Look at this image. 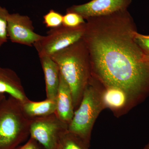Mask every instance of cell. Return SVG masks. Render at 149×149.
<instances>
[{
	"mask_svg": "<svg viewBox=\"0 0 149 149\" xmlns=\"http://www.w3.org/2000/svg\"><path fill=\"white\" fill-rule=\"evenodd\" d=\"M87 20L83 39L92 77L124 91L131 107L149 92V61L135 41L132 17L126 10Z\"/></svg>",
	"mask_w": 149,
	"mask_h": 149,
	"instance_id": "6da1fadb",
	"label": "cell"
},
{
	"mask_svg": "<svg viewBox=\"0 0 149 149\" xmlns=\"http://www.w3.org/2000/svg\"><path fill=\"white\" fill-rule=\"evenodd\" d=\"M72 92L74 109L79 106L91 77V65L83 39L51 56Z\"/></svg>",
	"mask_w": 149,
	"mask_h": 149,
	"instance_id": "7a4b0ae2",
	"label": "cell"
},
{
	"mask_svg": "<svg viewBox=\"0 0 149 149\" xmlns=\"http://www.w3.org/2000/svg\"><path fill=\"white\" fill-rule=\"evenodd\" d=\"M103 89L102 85L91 77L68 125V130L89 147L94 123L101 112L105 109L102 100Z\"/></svg>",
	"mask_w": 149,
	"mask_h": 149,
	"instance_id": "3957f363",
	"label": "cell"
},
{
	"mask_svg": "<svg viewBox=\"0 0 149 149\" xmlns=\"http://www.w3.org/2000/svg\"><path fill=\"white\" fill-rule=\"evenodd\" d=\"M32 119L22 103L9 96L0 102V149H15L29 136Z\"/></svg>",
	"mask_w": 149,
	"mask_h": 149,
	"instance_id": "277c9868",
	"label": "cell"
},
{
	"mask_svg": "<svg viewBox=\"0 0 149 149\" xmlns=\"http://www.w3.org/2000/svg\"><path fill=\"white\" fill-rule=\"evenodd\" d=\"M85 24L75 28H70L62 25L51 29L47 35L34 44L33 47L39 57L52 56L60 51L83 39L85 30Z\"/></svg>",
	"mask_w": 149,
	"mask_h": 149,
	"instance_id": "5b68a950",
	"label": "cell"
},
{
	"mask_svg": "<svg viewBox=\"0 0 149 149\" xmlns=\"http://www.w3.org/2000/svg\"><path fill=\"white\" fill-rule=\"evenodd\" d=\"M68 128V125L54 113L32 119L29 136L45 149H56L60 137Z\"/></svg>",
	"mask_w": 149,
	"mask_h": 149,
	"instance_id": "8992f818",
	"label": "cell"
},
{
	"mask_svg": "<svg viewBox=\"0 0 149 149\" xmlns=\"http://www.w3.org/2000/svg\"><path fill=\"white\" fill-rule=\"evenodd\" d=\"M7 23L8 36L12 42L32 47L42 38L35 32L33 22L27 15L9 13Z\"/></svg>",
	"mask_w": 149,
	"mask_h": 149,
	"instance_id": "52a82bcc",
	"label": "cell"
},
{
	"mask_svg": "<svg viewBox=\"0 0 149 149\" xmlns=\"http://www.w3.org/2000/svg\"><path fill=\"white\" fill-rule=\"evenodd\" d=\"M131 2L132 0H92L83 4L72 6L67 12L75 13L87 19L126 10Z\"/></svg>",
	"mask_w": 149,
	"mask_h": 149,
	"instance_id": "ba28073f",
	"label": "cell"
},
{
	"mask_svg": "<svg viewBox=\"0 0 149 149\" xmlns=\"http://www.w3.org/2000/svg\"><path fill=\"white\" fill-rule=\"evenodd\" d=\"M56 102L55 113L59 119L68 125L74 116L75 109L71 90L61 74Z\"/></svg>",
	"mask_w": 149,
	"mask_h": 149,
	"instance_id": "9c48e42d",
	"label": "cell"
},
{
	"mask_svg": "<svg viewBox=\"0 0 149 149\" xmlns=\"http://www.w3.org/2000/svg\"><path fill=\"white\" fill-rule=\"evenodd\" d=\"M5 93L22 103L29 100L16 72L10 68L0 66V94Z\"/></svg>",
	"mask_w": 149,
	"mask_h": 149,
	"instance_id": "30bf717a",
	"label": "cell"
},
{
	"mask_svg": "<svg viewBox=\"0 0 149 149\" xmlns=\"http://www.w3.org/2000/svg\"><path fill=\"white\" fill-rule=\"evenodd\" d=\"M39 57L45 75L47 98L56 100L60 76L58 65L51 56Z\"/></svg>",
	"mask_w": 149,
	"mask_h": 149,
	"instance_id": "8fae6325",
	"label": "cell"
},
{
	"mask_svg": "<svg viewBox=\"0 0 149 149\" xmlns=\"http://www.w3.org/2000/svg\"><path fill=\"white\" fill-rule=\"evenodd\" d=\"M102 100L105 109H109L116 115L131 107L127 94L119 88H103Z\"/></svg>",
	"mask_w": 149,
	"mask_h": 149,
	"instance_id": "7c38bea8",
	"label": "cell"
},
{
	"mask_svg": "<svg viewBox=\"0 0 149 149\" xmlns=\"http://www.w3.org/2000/svg\"><path fill=\"white\" fill-rule=\"evenodd\" d=\"M21 103L24 114L32 120L55 113L56 100L46 98L42 101L35 102L29 99Z\"/></svg>",
	"mask_w": 149,
	"mask_h": 149,
	"instance_id": "4fadbf2b",
	"label": "cell"
},
{
	"mask_svg": "<svg viewBox=\"0 0 149 149\" xmlns=\"http://www.w3.org/2000/svg\"><path fill=\"white\" fill-rule=\"evenodd\" d=\"M79 138L67 130L59 139L57 149H89Z\"/></svg>",
	"mask_w": 149,
	"mask_h": 149,
	"instance_id": "5bb4252c",
	"label": "cell"
},
{
	"mask_svg": "<svg viewBox=\"0 0 149 149\" xmlns=\"http://www.w3.org/2000/svg\"><path fill=\"white\" fill-rule=\"evenodd\" d=\"M63 19V15L52 9L43 16V23L46 27L53 29L62 25Z\"/></svg>",
	"mask_w": 149,
	"mask_h": 149,
	"instance_id": "9a60e30c",
	"label": "cell"
},
{
	"mask_svg": "<svg viewBox=\"0 0 149 149\" xmlns=\"http://www.w3.org/2000/svg\"><path fill=\"white\" fill-rule=\"evenodd\" d=\"M8 11L0 6V47H2L8 40L7 30V18Z\"/></svg>",
	"mask_w": 149,
	"mask_h": 149,
	"instance_id": "2e32d148",
	"label": "cell"
},
{
	"mask_svg": "<svg viewBox=\"0 0 149 149\" xmlns=\"http://www.w3.org/2000/svg\"><path fill=\"white\" fill-rule=\"evenodd\" d=\"M84 19L77 13L67 12L63 15L62 25L70 28H75L85 24Z\"/></svg>",
	"mask_w": 149,
	"mask_h": 149,
	"instance_id": "e0dca14e",
	"label": "cell"
},
{
	"mask_svg": "<svg viewBox=\"0 0 149 149\" xmlns=\"http://www.w3.org/2000/svg\"><path fill=\"white\" fill-rule=\"evenodd\" d=\"M134 39L144 53L149 56V35H142L136 32L135 34Z\"/></svg>",
	"mask_w": 149,
	"mask_h": 149,
	"instance_id": "ac0fdd59",
	"label": "cell"
},
{
	"mask_svg": "<svg viewBox=\"0 0 149 149\" xmlns=\"http://www.w3.org/2000/svg\"><path fill=\"white\" fill-rule=\"evenodd\" d=\"M15 149H45L35 139L30 138L25 144Z\"/></svg>",
	"mask_w": 149,
	"mask_h": 149,
	"instance_id": "d6986e66",
	"label": "cell"
},
{
	"mask_svg": "<svg viewBox=\"0 0 149 149\" xmlns=\"http://www.w3.org/2000/svg\"><path fill=\"white\" fill-rule=\"evenodd\" d=\"M6 97L5 95L3 94H0V102L3 99Z\"/></svg>",
	"mask_w": 149,
	"mask_h": 149,
	"instance_id": "ffe728a7",
	"label": "cell"
},
{
	"mask_svg": "<svg viewBox=\"0 0 149 149\" xmlns=\"http://www.w3.org/2000/svg\"><path fill=\"white\" fill-rule=\"evenodd\" d=\"M143 149H149V143Z\"/></svg>",
	"mask_w": 149,
	"mask_h": 149,
	"instance_id": "44dd1931",
	"label": "cell"
},
{
	"mask_svg": "<svg viewBox=\"0 0 149 149\" xmlns=\"http://www.w3.org/2000/svg\"><path fill=\"white\" fill-rule=\"evenodd\" d=\"M146 58L147 60L149 61V56L146 55Z\"/></svg>",
	"mask_w": 149,
	"mask_h": 149,
	"instance_id": "7402d4cb",
	"label": "cell"
},
{
	"mask_svg": "<svg viewBox=\"0 0 149 149\" xmlns=\"http://www.w3.org/2000/svg\"></svg>",
	"mask_w": 149,
	"mask_h": 149,
	"instance_id": "603a6c76",
	"label": "cell"
}]
</instances>
